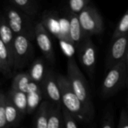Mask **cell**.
Wrapping results in <instances>:
<instances>
[{
    "instance_id": "cell-1",
    "label": "cell",
    "mask_w": 128,
    "mask_h": 128,
    "mask_svg": "<svg viewBox=\"0 0 128 128\" xmlns=\"http://www.w3.org/2000/svg\"><path fill=\"white\" fill-rule=\"evenodd\" d=\"M57 77L61 90L62 106L70 111L80 123H90L94 118V112L91 111L79 98L67 76L57 74Z\"/></svg>"
},
{
    "instance_id": "cell-2",
    "label": "cell",
    "mask_w": 128,
    "mask_h": 128,
    "mask_svg": "<svg viewBox=\"0 0 128 128\" xmlns=\"http://www.w3.org/2000/svg\"><path fill=\"white\" fill-rule=\"evenodd\" d=\"M4 14L15 34L26 36L30 40L35 38L34 16L15 8L12 4L4 7Z\"/></svg>"
},
{
    "instance_id": "cell-3",
    "label": "cell",
    "mask_w": 128,
    "mask_h": 128,
    "mask_svg": "<svg viewBox=\"0 0 128 128\" xmlns=\"http://www.w3.org/2000/svg\"><path fill=\"white\" fill-rule=\"evenodd\" d=\"M67 77L73 90L79 98L91 111L94 112V108L88 82L74 57H70L68 60Z\"/></svg>"
},
{
    "instance_id": "cell-4",
    "label": "cell",
    "mask_w": 128,
    "mask_h": 128,
    "mask_svg": "<svg viewBox=\"0 0 128 128\" xmlns=\"http://www.w3.org/2000/svg\"><path fill=\"white\" fill-rule=\"evenodd\" d=\"M128 78V68L125 60L112 67L101 85V96L109 98L118 93L125 85Z\"/></svg>"
},
{
    "instance_id": "cell-5",
    "label": "cell",
    "mask_w": 128,
    "mask_h": 128,
    "mask_svg": "<svg viewBox=\"0 0 128 128\" xmlns=\"http://www.w3.org/2000/svg\"><path fill=\"white\" fill-rule=\"evenodd\" d=\"M26 36L16 34L14 43V71H21L34 56V46Z\"/></svg>"
},
{
    "instance_id": "cell-6",
    "label": "cell",
    "mask_w": 128,
    "mask_h": 128,
    "mask_svg": "<svg viewBox=\"0 0 128 128\" xmlns=\"http://www.w3.org/2000/svg\"><path fill=\"white\" fill-rule=\"evenodd\" d=\"M78 17L86 37L98 35L104 32L103 17L94 6L89 4L78 14Z\"/></svg>"
},
{
    "instance_id": "cell-7",
    "label": "cell",
    "mask_w": 128,
    "mask_h": 128,
    "mask_svg": "<svg viewBox=\"0 0 128 128\" xmlns=\"http://www.w3.org/2000/svg\"><path fill=\"white\" fill-rule=\"evenodd\" d=\"M77 49L81 65L88 74L92 76L96 66L97 50L91 37H86L77 46Z\"/></svg>"
},
{
    "instance_id": "cell-8",
    "label": "cell",
    "mask_w": 128,
    "mask_h": 128,
    "mask_svg": "<svg viewBox=\"0 0 128 128\" xmlns=\"http://www.w3.org/2000/svg\"><path fill=\"white\" fill-rule=\"evenodd\" d=\"M128 48V33L112 39V43L107 53L106 68L112 67L125 60Z\"/></svg>"
},
{
    "instance_id": "cell-9",
    "label": "cell",
    "mask_w": 128,
    "mask_h": 128,
    "mask_svg": "<svg viewBox=\"0 0 128 128\" xmlns=\"http://www.w3.org/2000/svg\"><path fill=\"white\" fill-rule=\"evenodd\" d=\"M35 39L38 47L46 60L51 64H55L56 57L49 30L41 22H37L35 26Z\"/></svg>"
},
{
    "instance_id": "cell-10",
    "label": "cell",
    "mask_w": 128,
    "mask_h": 128,
    "mask_svg": "<svg viewBox=\"0 0 128 128\" xmlns=\"http://www.w3.org/2000/svg\"><path fill=\"white\" fill-rule=\"evenodd\" d=\"M44 98L57 105H62L60 86L57 74L51 69H48L46 75L40 84Z\"/></svg>"
},
{
    "instance_id": "cell-11",
    "label": "cell",
    "mask_w": 128,
    "mask_h": 128,
    "mask_svg": "<svg viewBox=\"0 0 128 128\" xmlns=\"http://www.w3.org/2000/svg\"><path fill=\"white\" fill-rule=\"evenodd\" d=\"M14 54L0 40V71L2 74L7 79L11 78L14 73Z\"/></svg>"
},
{
    "instance_id": "cell-12",
    "label": "cell",
    "mask_w": 128,
    "mask_h": 128,
    "mask_svg": "<svg viewBox=\"0 0 128 128\" xmlns=\"http://www.w3.org/2000/svg\"><path fill=\"white\" fill-rule=\"evenodd\" d=\"M68 32L72 44L78 46L86 38L77 14L68 11Z\"/></svg>"
},
{
    "instance_id": "cell-13",
    "label": "cell",
    "mask_w": 128,
    "mask_h": 128,
    "mask_svg": "<svg viewBox=\"0 0 128 128\" xmlns=\"http://www.w3.org/2000/svg\"><path fill=\"white\" fill-rule=\"evenodd\" d=\"M51 106V102L48 100L42 101L37 111L35 112L33 127L35 128H48V119L50 115V110Z\"/></svg>"
},
{
    "instance_id": "cell-14",
    "label": "cell",
    "mask_w": 128,
    "mask_h": 128,
    "mask_svg": "<svg viewBox=\"0 0 128 128\" xmlns=\"http://www.w3.org/2000/svg\"><path fill=\"white\" fill-rule=\"evenodd\" d=\"M15 34L9 26L8 20L4 14L1 16L0 23V40L8 47L10 52L14 54V43L15 39Z\"/></svg>"
},
{
    "instance_id": "cell-15",
    "label": "cell",
    "mask_w": 128,
    "mask_h": 128,
    "mask_svg": "<svg viewBox=\"0 0 128 128\" xmlns=\"http://www.w3.org/2000/svg\"><path fill=\"white\" fill-rule=\"evenodd\" d=\"M47 71L48 69L46 68L44 60L41 58H38L32 63L27 72L33 82L40 85L44 81Z\"/></svg>"
},
{
    "instance_id": "cell-16",
    "label": "cell",
    "mask_w": 128,
    "mask_h": 128,
    "mask_svg": "<svg viewBox=\"0 0 128 128\" xmlns=\"http://www.w3.org/2000/svg\"><path fill=\"white\" fill-rule=\"evenodd\" d=\"M25 116L16 108L7 96L6 100V121L7 128H16L20 125Z\"/></svg>"
},
{
    "instance_id": "cell-17",
    "label": "cell",
    "mask_w": 128,
    "mask_h": 128,
    "mask_svg": "<svg viewBox=\"0 0 128 128\" xmlns=\"http://www.w3.org/2000/svg\"><path fill=\"white\" fill-rule=\"evenodd\" d=\"M7 96L24 116L27 114L28 95L26 92L10 88L7 93Z\"/></svg>"
},
{
    "instance_id": "cell-18",
    "label": "cell",
    "mask_w": 128,
    "mask_h": 128,
    "mask_svg": "<svg viewBox=\"0 0 128 128\" xmlns=\"http://www.w3.org/2000/svg\"><path fill=\"white\" fill-rule=\"evenodd\" d=\"M48 128H64L62 105H57L51 103Z\"/></svg>"
},
{
    "instance_id": "cell-19",
    "label": "cell",
    "mask_w": 128,
    "mask_h": 128,
    "mask_svg": "<svg viewBox=\"0 0 128 128\" xmlns=\"http://www.w3.org/2000/svg\"><path fill=\"white\" fill-rule=\"evenodd\" d=\"M10 4L15 8L35 16L38 12L39 7L36 0H8Z\"/></svg>"
},
{
    "instance_id": "cell-20",
    "label": "cell",
    "mask_w": 128,
    "mask_h": 128,
    "mask_svg": "<svg viewBox=\"0 0 128 128\" xmlns=\"http://www.w3.org/2000/svg\"><path fill=\"white\" fill-rule=\"evenodd\" d=\"M32 82L33 81L28 75V72L19 73L16 74L13 78L11 82V88L19 91L27 92Z\"/></svg>"
},
{
    "instance_id": "cell-21",
    "label": "cell",
    "mask_w": 128,
    "mask_h": 128,
    "mask_svg": "<svg viewBox=\"0 0 128 128\" xmlns=\"http://www.w3.org/2000/svg\"><path fill=\"white\" fill-rule=\"evenodd\" d=\"M90 1L91 0H68V11L78 15L90 4Z\"/></svg>"
},
{
    "instance_id": "cell-22",
    "label": "cell",
    "mask_w": 128,
    "mask_h": 128,
    "mask_svg": "<svg viewBox=\"0 0 128 128\" xmlns=\"http://www.w3.org/2000/svg\"><path fill=\"white\" fill-rule=\"evenodd\" d=\"M63 112V118H64V128H79L80 123L76 116L64 106H62Z\"/></svg>"
},
{
    "instance_id": "cell-23",
    "label": "cell",
    "mask_w": 128,
    "mask_h": 128,
    "mask_svg": "<svg viewBox=\"0 0 128 128\" xmlns=\"http://www.w3.org/2000/svg\"><path fill=\"white\" fill-rule=\"evenodd\" d=\"M128 33V9L121 18L120 21L116 26V28L112 34V38L114 39L118 36L126 34Z\"/></svg>"
},
{
    "instance_id": "cell-24",
    "label": "cell",
    "mask_w": 128,
    "mask_h": 128,
    "mask_svg": "<svg viewBox=\"0 0 128 128\" xmlns=\"http://www.w3.org/2000/svg\"><path fill=\"white\" fill-rule=\"evenodd\" d=\"M116 126L115 124V115L113 110L111 107H109L100 122V127L103 128H113Z\"/></svg>"
},
{
    "instance_id": "cell-25",
    "label": "cell",
    "mask_w": 128,
    "mask_h": 128,
    "mask_svg": "<svg viewBox=\"0 0 128 128\" xmlns=\"http://www.w3.org/2000/svg\"><path fill=\"white\" fill-rule=\"evenodd\" d=\"M6 100L7 94L2 91L0 94V128H7Z\"/></svg>"
},
{
    "instance_id": "cell-26",
    "label": "cell",
    "mask_w": 128,
    "mask_h": 128,
    "mask_svg": "<svg viewBox=\"0 0 128 128\" xmlns=\"http://www.w3.org/2000/svg\"><path fill=\"white\" fill-rule=\"evenodd\" d=\"M117 128H128V109H122L119 121L117 124Z\"/></svg>"
},
{
    "instance_id": "cell-27",
    "label": "cell",
    "mask_w": 128,
    "mask_h": 128,
    "mask_svg": "<svg viewBox=\"0 0 128 128\" xmlns=\"http://www.w3.org/2000/svg\"><path fill=\"white\" fill-rule=\"evenodd\" d=\"M125 62H126L127 67H128V51H127V55H126V57H125Z\"/></svg>"
},
{
    "instance_id": "cell-28",
    "label": "cell",
    "mask_w": 128,
    "mask_h": 128,
    "mask_svg": "<svg viewBox=\"0 0 128 128\" xmlns=\"http://www.w3.org/2000/svg\"><path fill=\"white\" fill-rule=\"evenodd\" d=\"M127 86H128V81H127Z\"/></svg>"
},
{
    "instance_id": "cell-29",
    "label": "cell",
    "mask_w": 128,
    "mask_h": 128,
    "mask_svg": "<svg viewBox=\"0 0 128 128\" xmlns=\"http://www.w3.org/2000/svg\"><path fill=\"white\" fill-rule=\"evenodd\" d=\"M127 109H128V108H127Z\"/></svg>"
}]
</instances>
